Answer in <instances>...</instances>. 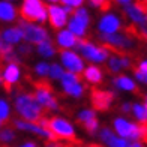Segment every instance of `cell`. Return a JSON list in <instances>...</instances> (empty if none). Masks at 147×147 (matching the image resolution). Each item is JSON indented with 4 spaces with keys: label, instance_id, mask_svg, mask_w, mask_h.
Returning a JSON list of instances; mask_svg holds the SVG:
<instances>
[{
    "label": "cell",
    "instance_id": "6da1fadb",
    "mask_svg": "<svg viewBox=\"0 0 147 147\" xmlns=\"http://www.w3.org/2000/svg\"><path fill=\"white\" fill-rule=\"evenodd\" d=\"M38 125L41 126L42 129L50 131L57 140L62 138V140H66L68 143H80L77 140V137H75V131H74L72 125L69 122H66L65 119H59V117L47 119V117H42L38 122Z\"/></svg>",
    "mask_w": 147,
    "mask_h": 147
},
{
    "label": "cell",
    "instance_id": "7a4b0ae2",
    "mask_svg": "<svg viewBox=\"0 0 147 147\" xmlns=\"http://www.w3.org/2000/svg\"><path fill=\"white\" fill-rule=\"evenodd\" d=\"M15 110L18 114H21L26 122L30 123H38L44 116H42V107L36 102L33 95L29 93H21L15 99Z\"/></svg>",
    "mask_w": 147,
    "mask_h": 147
},
{
    "label": "cell",
    "instance_id": "3957f363",
    "mask_svg": "<svg viewBox=\"0 0 147 147\" xmlns=\"http://www.w3.org/2000/svg\"><path fill=\"white\" fill-rule=\"evenodd\" d=\"M20 14H21L24 21L27 23H44L47 20V8L41 0H24L21 8H20Z\"/></svg>",
    "mask_w": 147,
    "mask_h": 147
},
{
    "label": "cell",
    "instance_id": "277c9868",
    "mask_svg": "<svg viewBox=\"0 0 147 147\" xmlns=\"http://www.w3.org/2000/svg\"><path fill=\"white\" fill-rule=\"evenodd\" d=\"M33 84H35V89H36L35 93H33L36 102L48 110H57L59 105H57L56 98L53 96V89L50 83L47 80H38V81H33Z\"/></svg>",
    "mask_w": 147,
    "mask_h": 147
},
{
    "label": "cell",
    "instance_id": "5b68a950",
    "mask_svg": "<svg viewBox=\"0 0 147 147\" xmlns=\"http://www.w3.org/2000/svg\"><path fill=\"white\" fill-rule=\"evenodd\" d=\"M20 29L23 32V38L26 41H29L32 44H41L48 41V35H47V30L44 27H39V26H33L27 21L21 20L20 21Z\"/></svg>",
    "mask_w": 147,
    "mask_h": 147
},
{
    "label": "cell",
    "instance_id": "8992f818",
    "mask_svg": "<svg viewBox=\"0 0 147 147\" xmlns=\"http://www.w3.org/2000/svg\"><path fill=\"white\" fill-rule=\"evenodd\" d=\"M77 48L83 53L86 59L92 60V62H104L108 57V51L102 47H95L90 42L84 41V39H77Z\"/></svg>",
    "mask_w": 147,
    "mask_h": 147
},
{
    "label": "cell",
    "instance_id": "52a82bcc",
    "mask_svg": "<svg viewBox=\"0 0 147 147\" xmlns=\"http://www.w3.org/2000/svg\"><path fill=\"white\" fill-rule=\"evenodd\" d=\"M114 99V95L108 90H99V89H93L92 90V105L93 108L98 111H107L110 108V105Z\"/></svg>",
    "mask_w": 147,
    "mask_h": 147
},
{
    "label": "cell",
    "instance_id": "ba28073f",
    "mask_svg": "<svg viewBox=\"0 0 147 147\" xmlns=\"http://www.w3.org/2000/svg\"><path fill=\"white\" fill-rule=\"evenodd\" d=\"M89 24V15L84 9H78L74 12V15L69 21V32L75 33L77 36H84L86 27Z\"/></svg>",
    "mask_w": 147,
    "mask_h": 147
},
{
    "label": "cell",
    "instance_id": "9c48e42d",
    "mask_svg": "<svg viewBox=\"0 0 147 147\" xmlns=\"http://www.w3.org/2000/svg\"><path fill=\"white\" fill-rule=\"evenodd\" d=\"M114 128L117 131V134L120 135V138L123 140H138L140 138V128L137 125H134L128 120L123 119H117L114 122Z\"/></svg>",
    "mask_w": 147,
    "mask_h": 147
},
{
    "label": "cell",
    "instance_id": "30bf717a",
    "mask_svg": "<svg viewBox=\"0 0 147 147\" xmlns=\"http://www.w3.org/2000/svg\"><path fill=\"white\" fill-rule=\"evenodd\" d=\"M14 126H15L17 129H20V131H27V132H33V134H36V135L45 137L47 140H48V141H53V143H56V141H57V138H56L54 135H53V134H51L50 131L42 129L38 123H30V122H26V120L15 119V120H14Z\"/></svg>",
    "mask_w": 147,
    "mask_h": 147
},
{
    "label": "cell",
    "instance_id": "8fae6325",
    "mask_svg": "<svg viewBox=\"0 0 147 147\" xmlns=\"http://www.w3.org/2000/svg\"><path fill=\"white\" fill-rule=\"evenodd\" d=\"M60 54H62L63 65L69 69V72L78 74V72L83 71V60L80 59V57L75 54V53L66 51V50H60Z\"/></svg>",
    "mask_w": 147,
    "mask_h": 147
},
{
    "label": "cell",
    "instance_id": "7c38bea8",
    "mask_svg": "<svg viewBox=\"0 0 147 147\" xmlns=\"http://www.w3.org/2000/svg\"><path fill=\"white\" fill-rule=\"evenodd\" d=\"M20 74H21V71H20L18 68V65H14V63H9V65H6V68L3 71V86H5V89L11 92V87H12V84H15L18 80H20Z\"/></svg>",
    "mask_w": 147,
    "mask_h": 147
},
{
    "label": "cell",
    "instance_id": "4fadbf2b",
    "mask_svg": "<svg viewBox=\"0 0 147 147\" xmlns=\"http://www.w3.org/2000/svg\"><path fill=\"white\" fill-rule=\"evenodd\" d=\"M47 11H48V15H50V23L54 29H62L66 24V14L62 8H59L56 5H50Z\"/></svg>",
    "mask_w": 147,
    "mask_h": 147
},
{
    "label": "cell",
    "instance_id": "5bb4252c",
    "mask_svg": "<svg viewBox=\"0 0 147 147\" xmlns=\"http://www.w3.org/2000/svg\"><path fill=\"white\" fill-rule=\"evenodd\" d=\"M120 29V21L116 15L108 14L105 15L101 21H99V30L104 35H114V32H117Z\"/></svg>",
    "mask_w": 147,
    "mask_h": 147
},
{
    "label": "cell",
    "instance_id": "9a60e30c",
    "mask_svg": "<svg viewBox=\"0 0 147 147\" xmlns=\"http://www.w3.org/2000/svg\"><path fill=\"white\" fill-rule=\"evenodd\" d=\"M101 138L108 147H129V143L126 141V140L116 137L114 134H113L110 129H107V128H104L101 131Z\"/></svg>",
    "mask_w": 147,
    "mask_h": 147
},
{
    "label": "cell",
    "instance_id": "2e32d148",
    "mask_svg": "<svg viewBox=\"0 0 147 147\" xmlns=\"http://www.w3.org/2000/svg\"><path fill=\"white\" fill-rule=\"evenodd\" d=\"M0 38L3 39L5 44L14 45V44H18L23 39V32L20 27H9V29H6L0 33Z\"/></svg>",
    "mask_w": 147,
    "mask_h": 147
},
{
    "label": "cell",
    "instance_id": "e0dca14e",
    "mask_svg": "<svg viewBox=\"0 0 147 147\" xmlns=\"http://www.w3.org/2000/svg\"><path fill=\"white\" fill-rule=\"evenodd\" d=\"M17 18L15 6L9 2H0V21H14Z\"/></svg>",
    "mask_w": 147,
    "mask_h": 147
},
{
    "label": "cell",
    "instance_id": "ac0fdd59",
    "mask_svg": "<svg viewBox=\"0 0 147 147\" xmlns=\"http://www.w3.org/2000/svg\"><path fill=\"white\" fill-rule=\"evenodd\" d=\"M125 14L132 20L134 24H137V26H141L144 23V20L147 18V15H144L135 5H126L125 6Z\"/></svg>",
    "mask_w": 147,
    "mask_h": 147
},
{
    "label": "cell",
    "instance_id": "d6986e66",
    "mask_svg": "<svg viewBox=\"0 0 147 147\" xmlns=\"http://www.w3.org/2000/svg\"><path fill=\"white\" fill-rule=\"evenodd\" d=\"M57 42L60 45V48H72V47L77 45V38L74 33H71L69 30H63L59 33L57 36Z\"/></svg>",
    "mask_w": 147,
    "mask_h": 147
},
{
    "label": "cell",
    "instance_id": "ffe728a7",
    "mask_svg": "<svg viewBox=\"0 0 147 147\" xmlns=\"http://www.w3.org/2000/svg\"><path fill=\"white\" fill-rule=\"evenodd\" d=\"M114 86L123 89V90H129V92H135V93H140V90L137 89V86L134 84V81L131 78L125 77V75H120L117 78H114Z\"/></svg>",
    "mask_w": 147,
    "mask_h": 147
},
{
    "label": "cell",
    "instance_id": "44dd1931",
    "mask_svg": "<svg viewBox=\"0 0 147 147\" xmlns=\"http://www.w3.org/2000/svg\"><path fill=\"white\" fill-rule=\"evenodd\" d=\"M84 78L92 84H98V83L102 81V72L99 71V68H96V66H89V68L84 71Z\"/></svg>",
    "mask_w": 147,
    "mask_h": 147
},
{
    "label": "cell",
    "instance_id": "7402d4cb",
    "mask_svg": "<svg viewBox=\"0 0 147 147\" xmlns=\"http://www.w3.org/2000/svg\"><path fill=\"white\" fill-rule=\"evenodd\" d=\"M134 114L135 117L141 122V125H147V104L141 105V104H135L132 107Z\"/></svg>",
    "mask_w": 147,
    "mask_h": 147
},
{
    "label": "cell",
    "instance_id": "603a6c76",
    "mask_svg": "<svg viewBox=\"0 0 147 147\" xmlns=\"http://www.w3.org/2000/svg\"><path fill=\"white\" fill-rule=\"evenodd\" d=\"M15 140V132L12 128H3L0 129V143L2 144H8Z\"/></svg>",
    "mask_w": 147,
    "mask_h": 147
},
{
    "label": "cell",
    "instance_id": "cb8c5ba5",
    "mask_svg": "<svg viewBox=\"0 0 147 147\" xmlns=\"http://www.w3.org/2000/svg\"><path fill=\"white\" fill-rule=\"evenodd\" d=\"M38 51L39 54L44 56V57H51L54 54V48H53V45L50 41H45V42H41L38 45Z\"/></svg>",
    "mask_w": 147,
    "mask_h": 147
},
{
    "label": "cell",
    "instance_id": "d4e9b609",
    "mask_svg": "<svg viewBox=\"0 0 147 147\" xmlns=\"http://www.w3.org/2000/svg\"><path fill=\"white\" fill-rule=\"evenodd\" d=\"M63 89H65V92L68 93V95H71V96H75V98H78V96H81V95H83V86L80 84V83L63 86Z\"/></svg>",
    "mask_w": 147,
    "mask_h": 147
},
{
    "label": "cell",
    "instance_id": "484cf974",
    "mask_svg": "<svg viewBox=\"0 0 147 147\" xmlns=\"http://www.w3.org/2000/svg\"><path fill=\"white\" fill-rule=\"evenodd\" d=\"M9 114H11V110H9L8 102L3 101V99H0V122H2V123L8 122Z\"/></svg>",
    "mask_w": 147,
    "mask_h": 147
},
{
    "label": "cell",
    "instance_id": "4316f807",
    "mask_svg": "<svg viewBox=\"0 0 147 147\" xmlns=\"http://www.w3.org/2000/svg\"><path fill=\"white\" fill-rule=\"evenodd\" d=\"M93 119H96V117H95V111H92V110H83L78 114V117H77V120L80 123H83V125L90 122V120H93Z\"/></svg>",
    "mask_w": 147,
    "mask_h": 147
},
{
    "label": "cell",
    "instance_id": "83f0119b",
    "mask_svg": "<svg viewBox=\"0 0 147 147\" xmlns=\"http://www.w3.org/2000/svg\"><path fill=\"white\" fill-rule=\"evenodd\" d=\"M80 81V75L77 74H72V72H65L62 75V84L63 86H68V84H75Z\"/></svg>",
    "mask_w": 147,
    "mask_h": 147
},
{
    "label": "cell",
    "instance_id": "f1b7e54d",
    "mask_svg": "<svg viewBox=\"0 0 147 147\" xmlns=\"http://www.w3.org/2000/svg\"><path fill=\"white\" fill-rule=\"evenodd\" d=\"M89 2L95 8H99L102 12H108L111 9V0H89Z\"/></svg>",
    "mask_w": 147,
    "mask_h": 147
},
{
    "label": "cell",
    "instance_id": "f546056e",
    "mask_svg": "<svg viewBox=\"0 0 147 147\" xmlns=\"http://www.w3.org/2000/svg\"><path fill=\"white\" fill-rule=\"evenodd\" d=\"M123 66H122V60L120 59H117V57H111L110 60H108V71L110 72H119L120 69H122Z\"/></svg>",
    "mask_w": 147,
    "mask_h": 147
},
{
    "label": "cell",
    "instance_id": "4dcf8cb0",
    "mask_svg": "<svg viewBox=\"0 0 147 147\" xmlns=\"http://www.w3.org/2000/svg\"><path fill=\"white\" fill-rule=\"evenodd\" d=\"M50 75L53 77V78H62V75H63V69L62 68H60V66L59 65H51L50 66Z\"/></svg>",
    "mask_w": 147,
    "mask_h": 147
},
{
    "label": "cell",
    "instance_id": "1f68e13d",
    "mask_svg": "<svg viewBox=\"0 0 147 147\" xmlns=\"http://www.w3.org/2000/svg\"><path fill=\"white\" fill-rule=\"evenodd\" d=\"M35 71H36L38 75L44 77V75H47V74L50 72V66L47 65V63H39V65L36 66V68H35Z\"/></svg>",
    "mask_w": 147,
    "mask_h": 147
},
{
    "label": "cell",
    "instance_id": "d6a6232c",
    "mask_svg": "<svg viewBox=\"0 0 147 147\" xmlns=\"http://www.w3.org/2000/svg\"><path fill=\"white\" fill-rule=\"evenodd\" d=\"M12 50H14V48H12V45L5 44V42H3V39L0 38V59H2L5 54H8V53H11Z\"/></svg>",
    "mask_w": 147,
    "mask_h": 147
},
{
    "label": "cell",
    "instance_id": "836d02e7",
    "mask_svg": "<svg viewBox=\"0 0 147 147\" xmlns=\"http://www.w3.org/2000/svg\"><path fill=\"white\" fill-rule=\"evenodd\" d=\"M83 126H84V129H86V131H89L90 134H93V132L98 129V122H96V119H93V120H90V122L84 123Z\"/></svg>",
    "mask_w": 147,
    "mask_h": 147
},
{
    "label": "cell",
    "instance_id": "e575fe53",
    "mask_svg": "<svg viewBox=\"0 0 147 147\" xmlns=\"http://www.w3.org/2000/svg\"><path fill=\"white\" fill-rule=\"evenodd\" d=\"M63 2V5H66V6H69V8H78V6H81L83 5V2L84 0H62Z\"/></svg>",
    "mask_w": 147,
    "mask_h": 147
},
{
    "label": "cell",
    "instance_id": "d590c367",
    "mask_svg": "<svg viewBox=\"0 0 147 147\" xmlns=\"http://www.w3.org/2000/svg\"><path fill=\"white\" fill-rule=\"evenodd\" d=\"M135 77H137L141 83H146V84H147V74H144V72H141V71L135 69Z\"/></svg>",
    "mask_w": 147,
    "mask_h": 147
},
{
    "label": "cell",
    "instance_id": "8d00e7d4",
    "mask_svg": "<svg viewBox=\"0 0 147 147\" xmlns=\"http://www.w3.org/2000/svg\"><path fill=\"white\" fill-rule=\"evenodd\" d=\"M30 45H27V44H24V45H20L18 47V53H20V54H29V53H30Z\"/></svg>",
    "mask_w": 147,
    "mask_h": 147
},
{
    "label": "cell",
    "instance_id": "74e56055",
    "mask_svg": "<svg viewBox=\"0 0 147 147\" xmlns=\"http://www.w3.org/2000/svg\"><path fill=\"white\" fill-rule=\"evenodd\" d=\"M138 27H140V30H141V33H143V36L146 38V41H147V18L144 20V23L141 26H138Z\"/></svg>",
    "mask_w": 147,
    "mask_h": 147
},
{
    "label": "cell",
    "instance_id": "f35d334b",
    "mask_svg": "<svg viewBox=\"0 0 147 147\" xmlns=\"http://www.w3.org/2000/svg\"><path fill=\"white\" fill-rule=\"evenodd\" d=\"M138 71H141V72H144V74H147V60H143V62H140V65H138V68H137Z\"/></svg>",
    "mask_w": 147,
    "mask_h": 147
},
{
    "label": "cell",
    "instance_id": "ab89813d",
    "mask_svg": "<svg viewBox=\"0 0 147 147\" xmlns=\"http://www.w3.org/2000/svg\"><path fill=\"white\" fill-rule=\"evenodd\" d=\"M45 147H63V146L62 144H57V143H53V141H48Z\"/></svg>",
    "mask_w": 147,
    "mask_h": 147
},
{
    "label": "cell",
    "instance_id": "60d3db41",
    "mask_svg": "<svg viewBox=\"0 0 147 147\" xmlns=\"http://www.w3.org/2000/svg\"><path fill=\"white\" fill-rule=\"evenodd\" d=\"M129 108H131L129 104H123V105H122V110H123V111H129Z\"/></svg>",
    "mask_w": 147,
    "mask_h": 147
},
{
    "label": "cell",
    "instance_id": "b9f144b4",
    "mask_svg": "<svg viewBox=\"0 0 147 147\" xmlns=\"http://www.w3.org/2000/svg\"><path fill=\"white\" fill-rule=\"evenodd\" d=\"M21 147H36V144H35V143H26V144H23Z\"/></svg>",
    "mask_w": 147,
    "mask_h": 147
},
{
    "label": "cell",
    "instance_id": "7bdbcfd3",
    "mask_svg": "<svg viewBox=\"0 0 147 147\" xmlns=\"http://www.w3.org/2000/svg\"><path fill=\"white\" fill-rule=\"evenodd\" d=\"M129 147H143L140 143H132V144H129Z\"/></svg>",
    "mask_w": 147,
    "mask_h": 147
},
{
    "label": "cell",
    "instance_id": "ee69618b",
    "mask_svg": "<svg viewBox=\"0 0 147 147\" xmlns=\"http://www.w3.org/2000/svg\"><path fill=\"white\" fill-rule=\"evenodd\" d=\"M117 2H120V3H123V5H128L131 0H117Z\"/></svg>",
    "mask_w": 147,
    "mask_h": 147
},
{
    "label": "cell",
    "instance_id": "f6af8a7d",
    "mask_svg": "<svg viewBox=\"0 0 147 147\" xmlns=\"http://www.w3.org/2000/svg\"><path fill=\"white\" fill-rule=\"evenodd\" d=\"M3 83V80H2V75H0V84H2Z\"/></svg>",
    "mask_w": 147,
    "mask_h": 147
},
{
    "label": "cell",
    "instance_id": "bcb514c9",
    "mask_svg": "<svg viewBox=\"0 0 147 147\" xmlns=\"http://www.w3.org/2000/svg\"><path fill=\"white\" fill-rule=\"evenodd\" d=\"M5 2H9L11 3V2H14V0H5Z\"/></svg>",
    "mask_w": 147,
    "mask_h": 147
},
{
    "label": "cell",
    "instance_id": "7dc6e473",
    "mask_svg": "<svg viewBox=\"0 0 147 147\" xmlns=\"http://www.w3.org/2000/svg\"><path fill=\"white\" fill-rule=\"evenodd\" d=\"M48 2H59V0H48Z\"/></svg>",
    "mask_w": 147,
    "mask_h": 147
},
{
    "label": "cell",
    "instance_id": "c3c4849f",
    "mask_svg": "<svg viewBox=\"0 0 147 147\" xmlns=\"http://www.w3.org/2000/svg\"><path fill=\"white\" fill-rule=\"evenodd\" d=\"M2 125H3V123H2V122H0V129H2Z\"/></svg>",
    "mask_w": 147,
    "mask_h": 147
},
{
    "label": "cell",
    "instance_id": "681fc988",
    "mask_svg": "<svg viewBox=\"0 0 147 147\" xmlns=\"http://www.w3.org/2000/svg\"><path fill=\"white\" fill-rule=\"evenodd\" d=\"M146 104H147V98H146Z\"/></svg>",
    "mask_w": 147,
    "mask_h": 147
}]
</instances>
